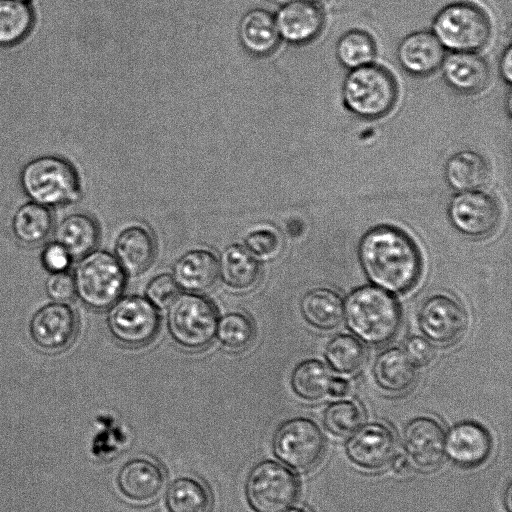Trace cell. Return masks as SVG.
<instances>
[{"instance_id": "1", "label": "cell", "mask_w": 512, "mask_h": 512, "mask_svg": "<svg viewBox=\"0 0 512 512\" xmlns=\"http://www.w3.org/2000/svg\"><path fill=\"white\" fill-rule=\"evenodd\" d=\"M358 257L367 278L390 293L409 291L421 275L417 245L404 231L391 225L367 231L360 240Z\"/></svg>"}, {"instance_id": "2", "label": "cell", "mask_w": 512, "mask_h": 512, "mask_svg": "<svg viewBox=\"0 0 512 512\" xmlns=\"http://www.w3.org/2000/svg\"><path fill=\"white\" fill-rule=\"evenodd\" d=\"M343 309L348 328L368 344L388 342L400 326L398 303L378 287L356 288L347 296Z\"/></svg>"}, {"instance_id": "3", "label": "cell", "mask_w": 512, "mask_h": 512, "mask_svg": "<svg viewBox=\"0 0 512 512\" xmlns=\"http://www.w3.org/2000/svg\"><path fill=\"white\" fill-rule=\"evenodd\" d=\"M398 93L394 75L375 62L349 70L341 90L345 108L364 120H375L389 114L397 102Z\"/></svg>"}, {"instance_id": "4", "label": "cell", "mask_w": 512, "mask_h": 512, "mask_svg": "<svg viewBox=\"0 0 512 512\" xmlns=\"http://www.w3.org/2000/svg\"><path fill=\"white\" fill-rule=\"evenodd\" d=\"M20 184L31 201L48 208L75 202L80 197L76 168L58 155H41L28 161L21 169Z\"/></svg>"}, {"instance_id": "5", "label": "cell", "mask_w": 512, "mask_h": 512, "mask_svg": "<svg viewBox=\"0 0 512 512\" xmlns=\"http://www.w3.org/2000/svg\"><path fill=\"white\" fill-rule=\"evenodd\" d=\"M431 32L446 51L478 53L491 38L492 24L480 6L457 1L437 12Z\"/></svg>"}, {"instance_id": "6", "label": "cell", "mask_w": 512, "mask_h": 512, "mask_svg": "<svg viewBox=\"0 0 512 512\" xmlns=\"http://www.w3.org/2000/svg\"><path fill=\"white\" fill-rule=\"evenodd\" d=\"M73 278L80 300L94 310H104L124 291L126 273L115 256L107 251L92 250L83 256Z\"/></svg>"}, {"instance_id": "7", "label": "cell", "mask_w": 512, "mask_h": 512, "mask_svg": "<svg viewBox=\"0 0 512 512\" xmlns=\"http://www.w3.org/2000/svg\"><path fill=\"white\" fill-rule=\"evenodd\" d=\"M217 321L214 305L198 294H178L167 307V328L172 339L189 350L201 349L212 341Z\"/></svg>"}, {"instance_id": "8", "label": "cell", "mask_w": 512, "mask_h": 512, "mask_svg": "<svg viewBox=\"0 0 512 512\" xmlns=\"http://www.w3.org/2000/svg\"><path fill=\"white\" fill-rule=\"evenodd\" d=\"M298 493L295 475L273 460L256 464L246 480V499L254 512H283L293 504Z\"/></svg>"}, {"instance_id": "9", "label": "cell", "mask_w": 512, "mask_h": 512, "mask_svg": "<svg viewBox=\"0 0 512 512\" xmlns=\"http://www.w3.org/2000/svg\"><path fill=\"white\" fill-rule=\"evenodd\" d=\"M275 456L292 469L313 468L325 452L324 436L311 419L295 417L283 422L273 436Z\"/></svg>"}, {"instance_id": "10", "label": "cell", "mask_w": 512, "mask_h": 512, "mask_svg": "<svg viewBox=\"0 0 512 512\" xmlns=\"http://www.w3.org/2000/svg\"><path fill=\"white\" fill-rule=\"evenodd\" d=\"M157 308L146 298L130 295L118 299L110 308L107 324L112 336L127 346L150 342L159 328Z\"/></svg>"}, {"instance_id": "11", "label": "cell", "mask_w": 512, "mask_h": 512, "mask_svg": "<svg viewBox=\"0 0 512 512\" xmlns=\"http://www.w3.org/2000/svg\"><path fill=\"white\" fill-rule=\"evenodd\" d=\"M452 225L460 233L481 238L491 234L500 219V208L490 194L481 190L458 192L448 206Z\"/></svg>"}, {"instance_id": "12", "label": "cell", "mask_w": 512, "mask_h": 512, "mask_svg": "<svg viewBox=\"0 0 512 512\" xmlns=\"http://www.w3.org/2000/svg\"><path fill=\"white\" fill-rule=\"evenodd\" d=\"M468 317L464 307L454 298L435 294L427 298L419 311L422 333L437 345H451L464 335Z\"/></svg>"}, {"instance_id": "13", "label": "cell", "mask_w": 512, "mask_h": 512, "mask_svg": "<svg viewBox=\"0 0 512 512\" xmlns=\"http://www.w3.org/2000/svg\"><path fill=\"white\" fill-rule=\"evenodd\" d=\"M78 320L73 308L63 302H51L40 307L29 321V334L41 350L58 352L73 341Z\"/></svg>"}, {"instance_id": "14", "label": "cell", "mask_w": 512, "mask_h": 512, "mask_svg": "<svg viewBox=\"0 0 512 512\" xmlns=\"http://www.w3.org/2000/svg\"><path fill=\"white\" fill-rule=\"evenodd\" d=\"M409 461L422 471L436 469L443 461L445 436L440 424L430 417L411 420L403 433Z\"/></svg>"}, {"instance_id": "15", "label": "cell", "mask_w": 512, "mask_h": 512, "mask_svg": "<svg viewBox=\"0 0 512 512\" xmlns=\"http://www.w3.org/2000/svg\"><path fill=\"white\" fill-rule=\"evenodd\" d=\"M395 446L394 435L387 426L369 423L350 437L345 450L350 461L359 468L378 470L394 458Z\"/></svg>"}, {"instance_id": "16", "label": "cell", "mask_w": 512, "mask_h": 512, "mask_svg": "<svg viewBox=\"0 0 512 512\" xmlns=\"http://www.w3.org/2000/svg\"><path fill=\"white\" fill-rule=\"evenodd\" d=\"M274 18L279 36L295 45L312 42L325 26V14L320 5L304 0L285 2Z\"/></svg>"}, {"instance_id": "17", "label": "cell", "mask_w": 512, "mask_h": 512, "mask_svg": "<svg viewBox=\"0 0 512 512\" xmlns=\"http://www.w3.org/2000/svg\"><path fill=\"white\" fill-rule=\"evenodd\" d=\"M446 50L431 31L406 35L398 44L396 57L401 68L414 77H426L441 68Z\"/></svg>"}, {"instance_id": "18", "label": "cell", "mask_w": 512, "mask_h": 512, "mask_svg": "<svg viewBox=\"0 0 512 512\" xmlns=\"http://www.w3.org/2000/svg\"><path fill=\"white\" fill-rule=\"evenodd\" d=\"M165 485L163 469L154 461L134 458L122 465L117 475L120 493L136 503H147L156 499Z\"/></svg>"}, {"instance_id": "19", "label": "cell", "mask_w": 512, "mask_h": 512, "mask_svg": "<svg viewBox=\"0 0 512 512\" xmlns=\"http://www.w3.org/2000/svg\"><path fill=\"white\" fill-rule=\"evenodd\" d=\"M441 70L446 84L464 95L483 91L491 76L487 61L474 52H450L445 56Z\"/></svg>"}, {"instance_id": "20", "label": "cell", "mask_w": 512, "mask_h": 512, "mask_svg": "<svg viewBox=\"0 0 512 512\" xmlns=\"http://www.w3.org/2000/svg\"><path fill=\"white\" fill-rule=\"evenodd\" d=\"M445 449L455 464L472 468L488 458L491 452V438L481 425L465 421L449 430L445 439Z\"/></svg>"}, {"instance_id": "21", "label": "cell", "mask_w": 512, "mask_h": 512, "mask_svg": "<svg viewBox=\"0 0 512 512\" xmlns=\"http://www.w3.org/2000/svg\"><path fill=\"white\" fill-rule=\"evenodd\" d=\"M218 273V261L214 254L198 249L187 252L177 260L172 277L180 288L199 293L214 284Z\"/></svg>"}, {"instance_id": "22", "label": "cell", "mask_w": 512, "mask_h": 512, "mask_svg": "<svg viewBox=\"0 0 512 512\" xmlns=\"http://www.w3.org/2000/svg\"><path fill=\"white\" fill-rule=\"evenodd\" d=\"M154 256V239L146 228L130 226L117 237L115 258L126 274L142 273L150 266Z\"/></svg>"}, {"instance_id": "23", "label": "cell", "mask_w": 512, "mask_h": 512, "mask_svg": "<svg viewBox=\"0 0 512 512\" xmlns=\"http://www.w3.org/2000/svg\"><path fill=\"white\" fill-rule=\"evenodd\" d=\"M490 175L487 160L473 150H461L450 156L444 166L448 185L458 192L480 190Z\"/></svg>"}, {"instance_id": "24", "label": "cell", "mask_w": 512, "mask_h": 512, "mask_svg": "<svg viewBox=\"0 0 512 512\" xmlns=\"http://www.w3.org/2000/svg\"><path fill=\"white\" fill-rule=\"evenodd\" d=\"M239 37L244 48L257 56L272 53L280 39L274 16L263 8H254L244 14Z\"/></svg>"}, {"instance_id": "25", "label": "cell", "mask_w": 512, "mask_h": 512, "mask_svg": "<svg viewBox=\"0 0 512 512\" xmlns=\"http://www.w3.org/2000/svg\"><path fill=\"white\" fill-rule=\"evenodd\" d=\"M373 375L377 385L389 393L407 391L415 382V365L399 348L382 351L375 359Z\"/></svg>"}, {"instance_id": "26", "label": "cell", "mask_w": 512, "mask_h": 512, "mask_svg": "<svg viewBox=\"0 0 512 512\" xmlns=\"http://www.w3.org/2000/svg\"><path fill=\"white\" fill-rule=\"evenodd\" d=\"M99 239L96 221L84 213H73L62 219L55 229V240L71 257L91 252Z\"/></svg>"}, {"instance_id": "27", "label": "cell", "mask_w": 512, "mask_h": 512, "mask_svg": "<svg viewBox=\"0 0 512 512\" xmlns=\"http://www.w3.org/2000/svg\"><path fill=\"white\" fill-rule=\"evenodd\" d=\"M223 282L238 291L253 287L260 276L257 259L245 247L232 244L224 249L218 262Z\"/></svg>"}, {"instance_id": "28", "label": "cell", "mask_w": 512, "mask_h": 512, "mask_svg": "<svg viewBox=\"0 0 512 512\" xmlns=\"http://www.w3.org/2000/svg\"><path fill=\"white\" fill-rule=\"evenodd\" d=\"M304 319L319 330H332L342 321L344 309L340 295L329 288L307 292L300 303Z\"/></svg>"}, {"instance_id": "29", "label": "cell", "mask_w": 512, "mask_h": 512, "mask_svg": "<svg viewBox=\"0 0 512 512\" xmlns=\"http://www.w3.org/2000/svg\"><path fill=\"white\" fill-rule=\"evenodd\" d=\"M15 238L22 244L42 243L53 229V217L48 207L30 201L19 206L11 220Z\"/></svg>"}, {"instance_id": "30", "label": "cell", "mask_w": 512, "mask_h": 512, "mask_svg": "<svg viewBox=\"0 0 512 512\" xmlns=\"http://www.w3.org/2000/svg\"><path fill=\"white\" fill-rule=\"evenodd\" d=\"M31 3L0 0V47H11L23 41L35 24Z\"/></svg>"}, {"instance_id": "31", "label": "cell", "mask_w": 512, "mask_h": 512, "mask_svg": "<svg viewBox=\"0 0 512 512\" xmlns=\"http://www.w3.org/2000/svg\"><path fill=\"white\" fill-rule=\"evenodd\" d=\"M165 506L168 512H209L211 497L200 481L184 476L173 480L167 488Z\"/></svg>"}, {"instance_id": "32", "label": "cell", "mask_w": 512, "mask_h": 512, "mask_svg": "<svg viewBox=\"0 0 512 512\" xmlns=\"http://www.w3.org/2000/svg\"><path fill=\"white\" fill-rule=\"evenodd\" d=\"M335 54L341 66L352 70L374 63L377 45L369 32L362 29H350L337 40Z\"/></svg>"}, {"instance_id": "33", "label": "cell", "mask_w": 512, "mask_h": 512, "mask_svg": "<svg viewBox=\"0 0 512 512\" xmlns=\"http://www.w3.org/2000/svg\"><path fill=\"white\" fill-rule=\"evenodd\" d=\"M325 357L335 372L352 376L362 369L366 361V351L355 337L341 334L330 340Z\"/></svg>"}, {"instance_id": "34", "label": "cell", "mask_w": 512, "mask_h": 512, "mask_svg": "<svg viewBox=\"0 0 512 512\" xmlns=\"http://www.w3.org/2000/svg\"><path fill=\"white\" fill-rule=\"evenodd\" d=\"M326 366L315 359L299 363L291 374V387L300 398L315 401L328 393L331 381Z\"/></svg>"}, {"instance_id": "35", "label": "cell", "mask_w": 512, "mask_h": 512, "mask_svg": "<svg viewBox=\"0 0 512 512\" xmlns=\"http://www.w3.org/2000/svg\"><path fill=\"white\" fill-rule=\"evenodd\" d=\"M215 336L226 349L240 351L253 340L254 326L247 315L230 312L217 321Z\"/></svg>"}, {"instance_id": "36", "label": "cell", "mask_w": 512, "mask_h": 512, "mask_svg": "<svg viewBox=\"0 0 512 512\" xmlns=\"http://www.w3.org/2000/svg\"><path fill=\"white\" fill-rule=\"evenodd\" d=\"M361 422V409L350 400L330 404L323 415V424L326 430L337 437H346L354 433Z\"/></svg>"}, {"instance_id": "37", "label": "cell", "mask_w": 512, "mask_h": 512, "mask_svg": "<svg viewBox=\"0 0 512 512\" xmlns=\"http://www.w3.org/2000/svg\"><path fill=\"white\" fill-rule=\"evenodd\" d=\"M246 249L254 256L268 260L277 256L282 242L275 229L261 228L250 232L245 239Z\"/></svg>"}, {"instance_id": "38", "label": "cell", "mask_w": 512, "mask_h": 512, "mask_svg": "<svg viewBox=\"0 0 512 512\" xmlns=\"http://www.w3.org/2000/svg\"><path fill=\"white\" fill-rule=\"evenodd\" d=\"M179 286L174 278L168 274H161L153 278L147 288V299L158 309H164L176 298Z\"/></svg>"}, {"instance_id": "39", "label": "cell", "mask_w": 512, "mask_h": 512, "mask_svg": "<svg viewBox=\"0 0 512 512\" xmlns=\"http://www.w3.org/2000/svg\"><path fill=\"white\" fill-rule=\"evenodd\" d=\"M47 295L55 302L71 300L76 294L74 278L66 271L51 273L45 283Z\"/></svg>"}, {"instance_id": "40", "label": "cell", "mask_w": 512, "mask_h": 512, "mask_svg": "<svg viewBox=\"0 0 512 512\" xmlns=\"http://www.w3.org/2000/svg\"><path fill=\"white\" fill-rule=\"evenodd\" d=\"M71 258L67 250L56 241L48 244L41 256L43 266L51 273L66 271Z\"/></svg>"}, {"instance_id": "41", "label": "cell", "mask_w": 512, "mask_h": 512, "mask_svg": "<svg viewBox=\"0 0 512 512\" xmlns=\"http://www.w3.org/2000/svg\"><path fill=\"white\" fill-rule=\"evenodd\" d=\"M404 352L415 366H424L428 364L433 357L431 344L421 336L410 337L406 341Z\"/></svg>"}, {"instance_id": "42", "label": "cell", "mask_w": 512, "mask_h": 512, "mask_svg": "<svg viewBox=\"0 0 512 512\" xmlns=\"http://www.w3.org/2000/svg\"><path fill=\"white\" fill-rule=\"evenodd\" d=\"M499 73L502 80L509 85L512 81V47L510 45L504 49L501 55Z\"/></svg>"}, {"instance_id": "43", "label": "cell", "mask_w": 512, "mask_h": 512, "mask_svg": "<svg viewBox=\"0 0 512 512\" xmlns=\"http://www.w3.org/2000/svg\"><path fill=\"white\" fill-rule=\"evenodd\" d=\"M349 392V383L342 379H331L328 393L333 397H344Z\"/></svg>"}, {"instance_id": "44", "label": "cell", "mask_w": 512, "mask_h": 512, "mask_svg": "<svg viewBox=\"0 0 512 512\" xmlns=\"http://www.w3.org/2000/svg\"><path fill=\"white\" fill-rule=\"evenodd\" d=\"M411 462L404 455L396 456L392 461V469L398 475H405L410 471Z\"/></svg>"}, {"instance_id": "45", "label": "cell", "mask_w": 512, "mask_h": 512, "mask_svg": "<svg viewBox=\"0 0 512 512\" xmlns=\"http://www.w3.org/2000/svg\"><path fill=\"white\" fill-rule=\"evenodd\" d=\"M511 496H512V491H511V484H509L506 488V491L504 493V507L506 509L507 512H511Z\"/></svg>"}, {"instance_id": "46", "label": "cell", "mask_w": 512, "mask_h": 512, "mask_svg": "<svg viewBox=\"0 0 512 512\" xmlns=\"http://www.w3.org/2000/svg\"><path fill=\"white\" fill-rule=\"evenodd\" d=\"M286 512H308V511L303 508H291V509L287 510Z\"/></svg>"}, {"instance_id": "47", "label": "cell", "mask_w": 512, "mask_h": 512, "mask_svg": "<svg viewBox=\"0 0 512 512\" xmlns=\"http://www.w3.org/2000/svg\"><path fill=\"white\" fill-rule=\"evenodd\" d=\"M304 1H307V2H311V3H314V4H318L320 5L323 1L325 0H304Z\"/></svg>"}, {"instance_id": "48", "label": "cell", "mask_w": 512, "mask_h": 512, "mask_svg": "<svg viewBox=\"0 0 512 512\" xmlns=\"http://www.w3.org/2000/svg\"><path fill=\"white\" fill-rule=\"evenodd\" d=\"M18 1L27 2V3H32L34 0H18Z\"/></svg>"}]
</instances>
